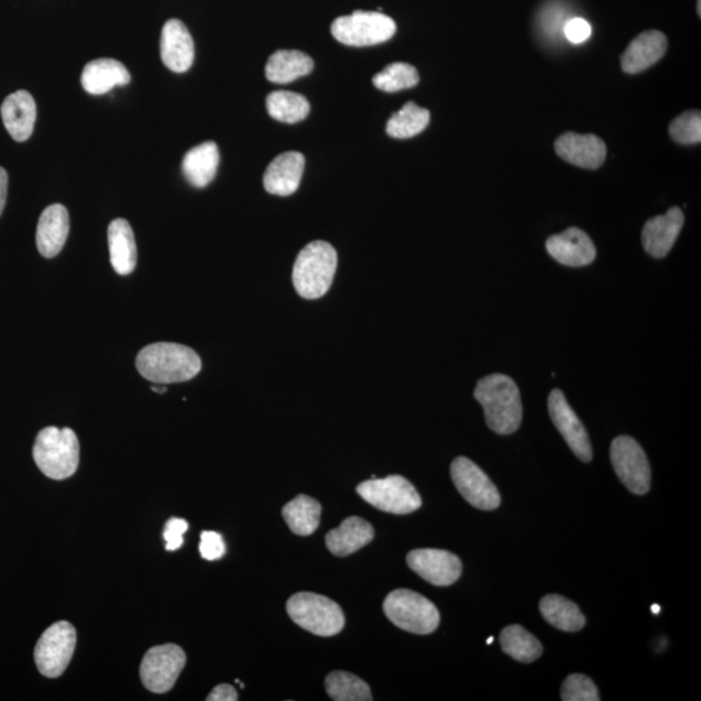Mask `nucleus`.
I'll use <instances>...</instances> for the list:
<instances>
[{"instance_id":"obj_1","label":"nucleus","mask_w":701,"mask_h":701,"mask_svg":"<svg viewBox=\"0 0 701 701\" xmlns=\"http://www.w3.org/2000/svg\"><path fill=\"white\" fill-rule=\"evenodd\" d=\"M140 376L157 385L186 383L202 370L198 353L184 345L160 342L145 347L137 356Z\"/></svg>"},{"instance_id":"obj_2","label":"nucleus","mask_w":701,"mask_h":701,"mask_svg":"<svg viewBox=\"0 0 701 701\" xmlns=\"http://www.w3.org/2000/svg\"><path fill=\"white\" fill-rule=\"evenodd\" d=\"M474 398L483 405L486 424L500 436L516 431L523 421L518 387L504 374H491L479 380Z\"/></svg>"},{"instance_id":"obj_3","label":"nucleus","mask_w":701,"mask_h":701,"mask_svg":"<svg viewBox=\"0 0 701 701\" xmlns=\"http://www.w3.org/2000/svg\"><path fill=\"white\" fill-rule=\"evenodd\" d=\"M338 264L337 251L316 240L300 251L292 270V284L304 299H318L329 291Z\"/></svg>"},{"instance_id":"obj_4","label":"nucleus","mask_w":701,"mask_h":701,"mask_svg":"<svg viewBox=\"0 0 701 701\" xmlns=\"http://www.w3.org/2000/svg\"><path fill=\"white\" fill-rule=\"evenodd\" d=\"M33 458L45 476L58 480L72 477L79 464V443L75 431L68 427H46L37 436Z\"/></svg>"},{"instance_id":"obj_5","label":"nucleus","mask_w":701,"mask_h":701,"mask_svg":"<svg viewBox=\"0 0 701 701\" xmlns=\"http://www.w3.org/2000/svg\"><path fill=\"white\" fill-rule=\"evenodd\" d=\"M287 613L302 629L318 637L337 636L345 627V614L329 598L313 592H298L287 602Z\"/></svg>"},{"instance_id":"obj_6","label":"nucleus","mask_w":701,"mask_h":701,"mask_svg":"<svg viewBox=\"0 0 701 701\" xmlns=\"http://www.w3.org/2000/svg\"><path fill=\"white\" fill-rule=\"evenodd\" d=\"M387 618L400 629L426 636L437 630L439 612L430 600L411 590H396L385 599Z\"/></svg>"},{"instance_id":"obj_7","label":"nucleus","mask_w":701,"mask_h":701,"mask_svg":"<svg viewBox=\"0 0 701 701\" xmlns=\"http://www.w3.org/2000/svg\"><path fill=\"white\" fill-rule=\"evenodd\" d=\"M331 33L338 42L347 46H374L396 36L397 24L380 12L356 11L338 17L331 25Z\"/></svg>"},{"instance_id":"obj_8","label":"nucleus","mask_w":701,"mask_h":701,"mask_svg":"<svg viewBox=\"0 0 701 701\" xmlns=\"http://www.w3.org/2000/svg\"><path fill=\"white\" fill-rule=\"evenodd\" d=\"M358 493L374 509L392 514H409L423 504L415 486L402 476L365 480L358 486Z\"/></svg>"},{"instance_id":"obj_9","label":"nucleus","mask_w":701,"mask_h":701,"mask_svg":"<svg viewBox=\"0 0 701 701\" xmlns=\"http://www.w3.org/2000/svg\"><path fill=\"white\" fill-rule=\"evenodd\" d=\"M77 634L66 621H60L49 627L39 638L35 660L38 671L47 678L62 676L75 653Z\"/></svg>"},{"instance_id":"obj_10","label":"nucleus","mask_w":701,"mask_h":701,"mask_svg":"<svg viewBox=\"0 0 701 701\" xmlns=\"http://www.w3.org/2000/svg\"><path fill=\"white\" fill-rule=\"evenodd\" d=\"M186 654L181 647L163 644L147 651L140 664V679L147 690L155 693L168 692L184 671Z\"/></svg>"},{"instance_id":"obj_11","label":"nucleus","mask_w":701,"mask_h":701,"mask_svg":"<svg viewBox=\"0 0 701 701\" xmlns=\"http://www.w3.org/2000/svg\"><path fill=\"white\" fill-rule=\"evenodd\" d=\"M611 460L621 483L636 496H644L651 487V466L636 439L618 437L611 446Z\"/></svg>"},{"instance_id":"obj_12","label":"nucleus","mask_w":701,"mask_h":701,"mask_svg":"<svg viewBox=\"0 0 701 701\" xmlns=\"http://www.w3.org/2000/svg\"><path fill=\"white\" fill-rule=\"evenodd\" d=\"M451 477L467 503L483 511L497 510L502 498L487 474L467 458H456L451 465Z\"/></svg>"},{"instance_id":"obj_13","label":"nucleus","mask_w":701,"mask_h":701,"mask_svg":"<svg viewBox=\"0 0 701 701\" xmlns=\"http://www.w3.org/2000/svg\"><path fill=\"white\" fill-rule=\"evenodd\" d=\"M549 411L553 424L565 439L569 449L579 460L589 463L592 460V447L585 426L572 410L561 390H553L549 398Z\"/></svg>"},{"instance_id":"obj_14","label":"nucleus","mask_w":701,"mask_h":701,"mask_svg":"<svg viewBox=\"0 0 701 701\" xmlns=\"http://www.w3.org/2000/svg\"><path fill=\"white\" fill-rule=\"evenodd\" d=\"M413 572L434 586H450L462 576V561L445 550H413L406 556Z\"/></svg>"},{"instance_id":"obj_15","label":"nucleus","mask_w":701,"mask_h":701,"mask_svg":"<svg viewBox=\"0 0 701 701\" xmlns=\"http://www.w3.org/2000/svg\"><path fill=\"white\" fill-rule=\"evenodd\" d=\"M160 55L166 68L172 72L184 73L191 68L196 47L190 32L179 20H170L164 25L160 39Z\"/></svg>"},{"instance_id":"obj_16","label":"nucleus","mask_w":701,"mask_h":701,"mask_svg":"<svg viewBox=\"0 0 701 701\" xmlns=\"http://www.w3.org/2000/svg\"><path fill=\"white\" fill-rule=\"evenodd\" d=\"M558 155L565 162L585 170H598L606 157V147L602 139L592 135L566 133L555 143Z\"/></svg>"},{"instance_id":"obj_17","label":"nucleus","mask_w":701,"mask_h":701,"mask_svg":"<svg viewBox=\"0 0 701 701\" xmlns=\"http://www.w3.org/2000/svg\"><path fill=\"white\" fill-rule=\"evenodd\" d=\"M547 251L560 264L567 266L589 265L597 258L596 246L587 234L571 228L547 240Z\"/></svg>"},{"instance_id":"obj_18","label":"nucleus","mask_w":701,"mask_h":701,"mask_svg":"<svg viewBox=\"0 0 701 701\" xmlns=\"http://www.w3.org/2000/svg\"><path fill=\"white\" fill-rule=\"evenodd\" d=\"M684 223V212L678 206L649 220L642 234L644 250L653 258H665L676 243Z\"/></svg>"},{"instance_id":"obj_19","label":"nucleus","mask_w":701,"mask_h":701,"mask_svg":"<svg viewBox=\"0 0 701 701\" xmlns=\"http://www.w3.org/2000/svg\"><path fill=\"white\" fill-rule=\"evenodd\" d=\"M304 165L305 159L302 153L297 151L280 153L265 171V190L273 196H292L302 181Z\"/></svg>"},{"instance_id":"obj_20","label":"nucleus","mask_w":701,"mask_h":701,"mask_svg":"<svg viewBox=\"0 0 701 701\" xmlns=\"http://www.w3.org/2000/svg\"><path fill=\"white\" fill-rule=\"evenodd\" d=\"M70 213L62 204L47 206L37 226V247L47 259L55 258L68 238Z\"/></svg>"},{"instance_id":"obj_21","label":"nucleus","mask_w":701,"mask_h":701,"mask_svg":"<svg viewBox=\"0 0 701 701\" xmlns=\"http://www.w3.org/2000/svg\"><path fill=\"white\" fill-rule=\"evenodd\" d=\"M0 112L5 129L13 139L24 142L30 138L35 130L37 105L28 91L11 93L4 99Z\"/></svg>"},{"instance_id":"obj_22","label":"nucleus","mask_w":701,"mask_h":701,"mask_svg":"<svg viewBox=\"0 0 701 701\" xmlns=\"http://www.w3.org/2000/svg\"><path fill=\"white\" fill-rule=\"evenodd\" d=\"M666 49L667 41L663 33L658 30L642 33L634 39L621 58L624 72L637 75V73L649 70L665 55Z\"/></svg>"},{"instance_id":"obj_23","label":"nucleus","mask_w":701,"mask_h":701,"mask_svg":"<svg viewBox=\"0 0 701 701\" xmlns=\"http://www.w3.org/2000/svg\"><path fill=\"white\" fill-rule=\"evenodd\" d=\"M374 538V530L370 523L362 517H349L337 529L327 533L326 547L333 555L345 558L362 550Z\"/></svg>"},{"instance_id":"obj_24","label":"nucleus","mask_w":701,"mask_h":701,"mask_svg":"<svg viewBox=\"0 0 701 701\" xmlns=\"http://www.w3.org/2000/svg\"><path fill=\"white\" fill-rule=\"evenodd\" d=\"M130 79V73L123 63L98 59L85 66L82 84L91 96H103L116 86L128 85Z\"/></svg>"},{"instance_id":"obj_25","label":"nucleus","mask_w":701,"mask_h":701,"mask_svg":"<svg viewBox=\"0 0 701 701\" xmlns=\"http://www.w3.org/2000/svg\"><path fill=\"white\" fill-rule=\"evenodd\" d=\"M110 256L113 270L128 276L137 265V245L132 226L124 218H116L109 226Z\"/></svg>"},{"instance_id":"obj_26","label":"nucleus","mask_w":701,"mask_h":701,"mask_svg":"<svg viewBox=\"0 0 701 701\" xmlns=\"http://www.w3.org/2000/svg\"><path fill=\"white\" fill-rule=\"evenodd\" d=\"M220 163L218 147L215 142H204L186 153L183 162L184 175L193 187L202 189L216 177Z\"/></svg>"},{"instance_id":"obj_27","label":"nucleus","mask_w":701,"mask_h":701,"mask_svg":"<svg viewBox=\"0 0 701 701\" xmlns=\"http://www.w3.org/2000/svg\"><path fill=\"white\" fill-rule=\"evenodd\" d=\"M313 60L306 53L297 50H279L270 58L265 66V76L273 84H289L297 78L310 75Z\"/></svg>"},{"instance_id":"obj_28","label":"nucleus","mask_w":701,"mask_h":701,"mask_svg":"<svg viewBox=\"0 0 701 701\" xmlns=\"http://www.w3.org/2000/svg\"><path fill=\"white\" fill-rule=\"evenodd\" d=\"M543 618L556 629L566 633L583 630L586 618L577 604L564 597L547 596L539 603Z\"/></svg>"},{"instance_id":"obj_29","label":"nucleus","mask_w":701,"mask_h":701,"mask_svg":"<svg viewBox=\"0 0 701 701\" xmlns=\"http://www.w3.org/2000/svg\"><path fill=\"white\" fill-rule=\"evenodd\" d=\"M283 516L293 534L311 536L320 525L322 504L311 497L298 496L284 506Z\"/></svg>"},{"instance_id":"obj_30","label":"nucleus","mask_w":701,"mask_h":701,"mask_svg":"<svg viewBox=\"0 0 701 701\" xmlns=\"http://www.w3.org/2000/svg\"><path fill=\"white\" fill-rule=\"evenodd\" d=\"M500 644L506 654L520 663H533L543 653L539 640L520 625L506 626L500 634Z\"/></svg>"},{"instance_id":"obj_31","label":"nucleus","mask_w":701,"mask_h":701,"mask_svg":"<svg viewBox=\"0 0 701 701\" xmlns=\"http://www.w3.org/2000/svg\"><path fill=\"white\" fill-rule=\"evenodd\" d=\"M266 109L277 122L296 124L302 122L311 111L309 100L291 91L271 92L266 98Z\"/></svg>"},{"instance_id":"obj_32","label":"nucleus","mask_w":701,"mask_h":701,"mask_svg":"<svg viewBox=\"0 0 701 701\" xmlns=\"http://www.w3.org/2000/svg\"><path fill=\"white\" fill-rule=\"evenodd\" d=\"M430 123V112L409 102L402 110L392 115L387 123L386 132L392 138L406 139L423 133Z\"/></svg>"},{"instance_id":"obj_33","label":"nucleus","mask_w":701,"mask_h":701,"mask_svg":"<svg viewBox=\"0 0 701 701\" xmlns=\"http://www.w3.org/2000/svg\"><path fill=\"white\" fill-rule=\"evenodd\" d=\"M327 696L336 701H371L373 700L368 684L355 674L333 672L326 677Z\"/></svg>"},{"instance_id":"obj_34","label":"nucleus","mask_w":701,"mask_h":701,"mask_svg":"<svg viewBox=\"0 0 701 701\" xmlns=\"http://www.w3.org/2000/svg\"><path fill=\"white\" fill-rule=\"evenodd\" d=\"M420 82L415 66L405 63L387 65L383 72L373 77V85L386 92H396L415 88Z\"/></svg>"},{"instance_id":"obj_35","label":"nucleus","mask_w":701,"mask_h":701,"mask_svg":"<svg viewBox=\"0 0 701 701\" xmlns=\"http://www.w3.org/2000/svg\"><path fill=\"white\" fill-rule=\"evenodd\" d=\"M671 136L680 145H696L701 140V115L699 111L683 113L671 125Z\"/></svg>"},{"instance_id":"obj_36","label":"nucleus","mask_w":701,"mask_h":701,"mask_svg":"<svg viewBox=\"0 0 701 701\" xmlns=\"http://www.w3.org/2000/svg\"><path fill=\"white\" fill-rule=\"evenodd\" d=\"M561 700L564 701H599L600 696L596 684L584 674H572L561 686Z\"/></svg>"},{"instance_id":"obj_37","label":"nucleus","mask_w":701,"mask_h":701,"mask_svg":"<svg viewBox=\"0 0 701 701\" xmlns=\"http://www.w3.org/2000/svg\"><path fill=\"white\" fill-rule=\"evenodd\" d=\"M540 26L547 36L556 37L564 36V26L567 22L565 20V11L559 4L547 5L539 17Z\"/></svg>"},{"instance_id":"obj_38","label":"nucleus","mask_w":701,"mask_h":701,"mask_svg":"<svg viewBox=\"0 0 701 701\" xmlns=\"http://www.w3.org/2000/svg\"><path fill=\"white\" fill-rule=\"evenodd\" d=\"M200 555L209 561L222 559L225 555L226 547L224 539L216 531H203L200 536Z\"/></svg>"},{"instance_id":"obj_39","label":"nucleus","mask_w":701,"mask_h":701,"mask_svg":"<svg viewBox=\"0 0 701 701\" xmlns=\"http://www.w3.org/2000/svg\"><path fill=\"white\" fill-rule=\"evenodd\" d=\"M189 529V524L184 518H171L165 525V549L176 551L184 544V534Z\"/></svg>"},{"instance_id":"obj_40","label":"nucleus","mask_w":701,"mask_h":701,"mask_svg":"<svg viewBox=\"0 0 701 701\" xmlns=\"http://www.w3.org/2000/svg\"><path fill=\"white\" fill-rule=\"evenodd\" d=\"M592 28L585 18L573 17L564 26V37L574 45H580L591 37Z\"/></svg>"},{"instance_id":"obj_41","label":"nucleus","mask_w":701,"mask_h":701,"mask_svg":"<svg viewBox=\"0 0 701 701\" xmlns=\"http://www.w3.org/2000/svg\"><path fill=\"white\" fill-rule=\"evenodd\" d=\"M209 701H237L238 693L230 685H218L206 698Z\"/></svg>"},{"instance_id":"obj_42","label":"nucleus","mask_w":701,"mask_h":701,"mask_svg":"<svg viewBox=\"0 0 701 701\" xmlns=\"http://www.w3.org/2000/svg\"><path fill=\"white\" fill-rule=\"evenodd\" d=\"M7 189H9V175H7L5 170L0 166V216H2L5 206Z\"/></svg>"},{"instance_id":"obj_43","label":"nucleus","mask_w":701,"mask_h":701,"mask_svg":"<svg viewBox=\"0 0 701 701\" xmlns=\"http://www.w3.org/2000/svg\"><path fill=\"white\" fill-rule=\"evenodd\" d=\"M151 390L157 393H164L166 392V385H153L151 387Z\"/></svg>"},{"instance_id":"obj_44","label":"nucleus","mask_w":701,"mask_h":701,"mask_svg":"<svg viewBox=\"0 0 701 701\" xmlns=\"http://www.w3.org/2000/svg\"><path fill=\"white\" fill-rule=\"evenodd\" d=\"M651 610H652L653 614H659L660 613V605L654 604V605H652Z\"/></svg>"},{"instance_id":"obj_45","label":"nucleus","mask_w":701,"mask_h":701,"mask_svg":"<svg viewBox=\"0 0 701 701\" xmlns=\"http://www.w3.org/2000/svg\"><path fill=\"white\" fill-rule=\"evenodd\" d=\"M492 642H493V637H491V638L487 639V642H486V643L490 646V644H492Z\"/></svg>"}]
</instances>
